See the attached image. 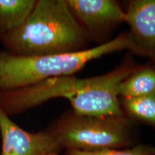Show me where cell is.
<instances>
[{
  "instance_id": "1",
  "label": "cell",
  "mask_w": 155,
  "mask_h": 155,
  "mask_svg": "<svg viewBox=\"0 0 155 155\" xmlns=\"http://www.w3.org/2000/svg\"><path fill=\"white\" fill-rule=\"evenodd\" d=\"M139 67L126 62L114 71L90 78L73 75L51 78L35 84L0 92V109L9 117L19 115L56 98H65L73 111L85 116L124 115L117 87Z\"/></svg>"
},
{
  "instance_id": "2",
  "label": "cell",
  "mask_w": 155,
  "mask_h": 155,
  "mask_svg": "<svg viewBox=\"0 0 155 155\" xmlns=\"http://www.w3.org/2000/svg\"><path fill=\"white\" fill-rule=\"evenodd\" d=\"M87 38L65 0H36L23 24L0 42L12 55L35 56L85 50Z\"/></svg>"
},
{
  "instance_id": "3",
  "label": "cell",
  "mask_w": 155,
  "mask_h": 155,
  "mask_svg": "<svg viewBox=\"0 0 155 155\" xmlns=\"http://www.w3.org/2000/svg\"><path fill=\"white\" fill-rule=\"evenodd\" d=\"M130 50L142 55L130 32L91 49L53 55L19 56L0 51V92L35 84L51 78L72 75L86 63L101 56Z\"/></svg>"
},
{
  "instance_id": "4",
  "label": "cell",
  "mask_w": 155,
  "mask_h": 155,
  "mask_svg": "<svg viewBox=\"0 0 155 155\" xmlns=\"http://www.w3.org/2000/svg\"><path fill=\"white\" fill-rule=\"evenodd\" d=\"M61 150L98 151L129 147L134 144L131 121L122 116L65 114L46 129Z\"/></svg>"
},
{
  "instance_id": "5",
  "label": "cell",
  "mask_w": 155,
  "mask_h": 155,
  "mask_svg": "<svg viewBox=\"0 0 155 155\" xmlns=\"http://www.w3.org/2000/svg\"><path fill=\"white\" fill-rule=\"evenodd\" d=\"M0 155H48L59 154L61 147L47 130L31 133L15 123L0 109Z\"/></svg>"
},
{
  "instance_id": "6",
  "label": "cell",
  "mask_w": 155,
  "mask_h": 155,
  "mask_svg": "<svg viewBox=\"0 0 155 155\" xmlns=\"http://www.w3.org/2000/svg\"><path fill=\"white\" fill-rule=\"evenodd\" d=\"M69 9L88 33L98 32L126 22V12L113 0H65Z\"/></svg>"
},
{
  "instance_id": "7",
  "label": "cell",
  "mask_w": 155,
  "mask_h": 155,
  "mask_svg": "<svg viewBox=\"0 0 155 155\" xmlns=\"http://www.w3.org/2000/svg\"><path fill=\"white\" fill-rule=\"evenodd\" d=\"M126 15L142 55L150 58L155 66V0L131 1Z\"/></svg>"
},
{
  "instance_id": "8",
  "label": "cell",
  "mask_w": 155,
  "mask_h": 155,
  "mask_svg": "<svg viewBox=\"0 0 155 155\" xmlns=\"http://www.w3.org/2000/svg\"><path fill=\"white\" fill-rule=\"evenodd\" d=\"M117 94L122 98H137L154 95L155 66L139 67L119 83Z\"/></svg>"
},
{
  "instance_id": "9",
  "label": "cell",
  "mask_w": 155,
  "mask_h": 155,
  "mask_svg": "<svg viewBox=\"0 0 155 155\" xmlns=\"http://www.w3.org/2000/svg\"><path fill=\"white\" fill-rule=\"evenodd\" d=\"M36 0H0V39L23 24Z\"/></svg>"
},
{
  "instance_id": "10",
  "label": "cell",
  "mask_w": 155,
  "mask_h": 155,
  "mask_svg": "<svg viewBox=\"0 0 155 155\" xmlns=\"http://www.w3.org/2000/svg\"><path fill=\"white\" fill-rule=\"evenodd\" d=\"M128 115L155 129V94L137 98H122Z\"/></svg>"
},
{
  "instance_id": "11",
  "label": "cell",
  "mask_w": 155,
  "mask_h": 155,
  "mask_svg": "<svg viewBox=\"0 0 155 155\" xmlns=\"http://www.w3.org/2000/svg\"><path fill=\"white\" fill-rule=\"evenodd\" d=\"M65 155H155V147L150 145L139 144L124 150L108 149L92 152L67 150Z\"/></svg>"
},
{
  "instance_id": "12",
  "label": "cell",
  "mask_w": 155,
  "mask_h": 155,
  "mask_svg": "<svg viewBox=\"0 0 155 155\" xmlns=\"http://www.w3.org/2000/svg\"><path fill=\"white\" fill-rule=\"evenodd\" d=\"M48 155H59V154H49Z\"/></svg>"
}]
</instances>
